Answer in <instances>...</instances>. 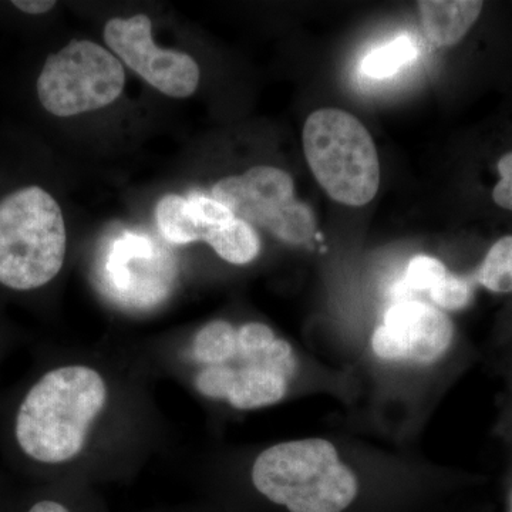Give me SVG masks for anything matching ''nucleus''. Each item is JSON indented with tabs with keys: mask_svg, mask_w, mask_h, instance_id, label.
Returning <instances> with one entry per match:
<instances>
[{
	"mask_svg": "<svg viewBox=\"0 0 512 512\" xmlns=\"http://www.w3.org/2000/svg\"><path fill=\"white\" fill-rule=\"evenodd\" d=\"M191 355L200 367L195 389L238 410L281 402L298 369L292 346L259 322L235 328L227 320H212L194 336Z\"/></svg>",
	"mask_w": 512,
	"mask_h": 512,
	"instance_id": "obj_1",
	"label": "nucleus"
},
{
	"mask_svg": "<svg viewBox=\"0 0 512 512\" xmlns=\"http://www.w3.org/2000/svg\"><path fill=\"white\" fill-rule=\"evenodd\" d=\"M107 400L103 377L86 366L47 373L30 389L16 417L20 448L40 463L72 460Z\"/></svg>",
	"mask_w": 512,
	"mask_h": 512,
	"instance_id": "obj_2",
	"label": "nucleus"
},
{
	"mask_svg": "<svg viewBox=\"0 0 512 512\" xmlns=\"http://www.w3.org/2000/svg\"><path fill=\"white\" fill-rule=\"evenodd\" d=\"M251 481L269 504L288 512H348L360 494L356 474L325 439L266 448L256 457Z\"/></svg>",
	"mask_w": 512,
	"mask_h": 512,
	"instance_id": "obj_3",
	"label": "nucleus"
},
{
	"mask_svg": "<svg viewBox=\"0 0 512 512\" xmlns=\"http://www.w3.org/2000/svg\"><path fill=\"white\" fill-rule=\"evenodd\" d=\"M66 249L62 208L49 192L33 185L0 201V284L42 288L63 268Z\"/></svg>",
	"mask_w": 512,
	"mask_h": 512,
	"instance_id": "obj_4",
	"label": "nucleus"
},
{
	"mask_svg": "<svg viewBox=\"0 0 512 512\" xmlns=\"http://www.w3.org/2000/svg\"><path fill=\"white\" fill-rule=\"evenodd\" d=\"M302 138L306 161L333 201L363 207L376 197L379 157L372 136L355 116L339 109L315 111Z\"/></svg>",
	"mask_w": 512,
	"mask_h": 512,
	"instance_id": "obj_5",
	"label": "nucleus"
},
{
	"mask_svg": "<svg viewBox=\"0 0 512 512\" xmlns=\"http://www.w3.org/2000/svg\"><path fill=\"white\" fill-rule=\"evenodd\" d=\"M126 86L123 64L92 40H72L47 57L37 96L56 117H73L114 103Z\"/></svg>",
	"mask_w": 512,
	"mask_h": 512,
	"instance_id": "obj_6",
	"label": "nucleus"
},
{
	"mask_svg": "<svg viewBox=\"0 0 512 512\" xmlns=\"http://www.w3.org/2000/svg\"><path fill=\"white\" fill-rule=\"evenodd\" d=\"M212 198L239 220L271 232L288 244H305L315 234V215L296 200L291 175L271 165H256L212 187Z\"/></svg>",
	"mask_w": 512,
	"mask_h": 512,
	"instance_id": "obj_7",
	"label": "nucleus"
},
{
	"mask_svg": "<svg viewBox=\"0 0 512 512\" xmlns=\"http://www.w3.org/2000/svg\"><path fill=\"white\" fill-rule=\"evenodd\" d=\"M156 221L161 237L170 244L205 242L229 264L247 265L261 254L256 229L207 195H164L157 202Z\"/></svg>",
	"mask_w": 512,
	"mask_h": 512,
	"instance_id": "obj_8",
	"label": "nucleus"
},
{
	"mask_svg": "<svg viewBox=\"0 0 512 512\" xmlns=\"http://www.w3.org/2000/svg\"><path fill=\"white\" fill-rule=\"evenodd\" d=\"M153 25L147 15L113 18L104 28L107 46L138 76L158 92L187 99L197 92L201 70L195 59L154 43Z\"/></svg>",
	"mask_w": 512,
	"mask_h": 512,
	"instance_id": "obj_9",
	"label": "nucleus"
},
{
	"mask_svg": "<svg viewBox=\"0 0 512 512\" xmlns=\"http://www.w3.org/2000/svg\"><path fill=\"white\" fill-rule=\"evenodd\" d=\"M454 325L436 306L419 301L393 303L373 332L375 355L389 362L429 366L450 349Z\"/></svg>",
	"mask_w": 512,
	"mask_h": 512,
	"instance_id": "obj_10",
	"label": "nucleus"
},
{
	"mask_svg": "<svg viewBox=\"0 0 512 512\" xmlns=\"http://www.w3.org/2000/svg\"><path fill=\"white\" fill-rule=\"evenodd\" d=\"M111 244L104 264V286L111 298L130 306H148L164 298L174 275L171 255L146 235L123 232Z\"/></svg>",
	"mask_w": 512,
	"mask_h": 512,
	"instance_id": "obj_11",
	"label": "nucleus"
},
{
	"mask_svg": "<svg viewBox=\"0 0 512 512\" xmlns=\"http://www.w3.org/2000/svg\"><path fill=\"white\" fill-rule=\"evenodd\" d=\"M484 3L477 0H424L419 3L421 25L433 45H456L477 22Z\"/></svg>",
	"mask_w": 512,
	"mask_h": 512,
	"instance_id": "obj_12",
	"label": "nucleus"
},
{
	"mask_svg": "<svg viewBox=\"0 0 512 512\" xmlns=\"http://www.w3.org/2000/svg\"><path fill=\"white\" fill-rule=\"evenodd\" d=\"M417 57V47L412 37L400 36L393 42L373 50L363 59L360 70L370 79H387L399 72Z\"/></svg>",
	"mask_w": 512,
	"mask_h": 512,
	"instance_id": "obj_13",
	"label": "nucleus"
},
{
	"mask_svg": "<svg viewBox=\"0 0 512 512\" xmlns=\"http://www.w3.org/2000/svg\"><path fill=\"white\" fill-rule=\"evenodd\" d=\"M478 282L491 292H512L511 235L501 238L490 248L478 271Z\"/></svg>",
	"mask_w": 512,
	"mask_h": 512,
	"instance_id": "obj_14",
	"label": "nucleus"
},
{
	"mask_svg": "<svg viewBox=\"0 0 512 512\" xmlns=\"http://www.w3.org/2000/svg\"><path fill=\"white\" fill-rule=\"evenodd\" d=\"M440 259L429 255H416L407 265L400 288L404 292H431L448 275Z\"/></svg>",
	"mask_w": 512,
	"mask_h": 512,
	"instance_id": "obj_15",
	"label": "nucleus"
},
{
	"mask_svg": "<svg viewBox=\"0 0 512 512\" xmlns=\"http://www.w3.org/2000/svg\"><path fill=\"white\" fill-rule=\"evenodd\" d=\"M474 289L470 279L448 272L446 278L430 292L431 301L446 311H461L473 301Z\"/></svg>",
	"mask_w": 512,
	"mask_h": 512,
	"instance_id": "obj_16",
	"label": "nucleus"
},
{
	"mask_svg": "<svg viewBox=\"0 0 512 512\" xmlns=\"http://www.w3.org/2000/svg\"><path fill=\"white\" fill-rule=\"evenodd\" d=\"M500 181L493 190V200L498 207L512 211V151L498 161Z\"/></svg>",
	"mask_w": 512,
	"mask_h": 512,
	"instance_id": "obj_17",
	"label": "nucleus"
},
{
	"mask_svg": "<svg viewBox=\"0 0 512 512\" xmlns=\"http://www.w3.org/2000/svg\"><path fill=\"white\" fill-rule=\"evenodd\" d=\"M13 6L28 15H43L55 8L56 2L53 0H15Z\"/></svg>",
	"mask_w": 512,
	"mask_h": 512,
	"instance_id": "obj_18",
	"label": "nucleus"
},
{
	"mask_svg": "<svg viewBox=\"0 0 512 512\" xmlns=\"http://www.w3.org/2000/svg\"><path fill=\"white\" fill-rule=\"evenodd\" d=\"M28 512H74L69 505L56 500L37 501Z\"/></svg>",
	"mask_w": 512,
	"mask_h": 512,
	"instance_id": "obj_19",
	"label": "nucleus"
}]
</instances>
